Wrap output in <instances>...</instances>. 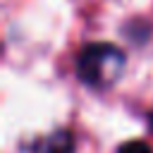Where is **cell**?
Masks as SVG:
<instances>
[{
	"label": "cell",
	"mask_w": 153,
	"mask_h": 153,
	"mask_svg": "<svg viewBox=\"0 0 153 153\" xmlns=\"http://www.w3.org/2000/svg\"><path fill=\"white\" fill-rule=\"evenodd\" d=\"M127 55L115 43H88L76 55V76L91 88H108L124 72Z\"/></svg>",
	"instance_id": "obj_1"
},
{
	"label": "cell",
	"mask_w": 153,
	"mask_h": 153,
	"mask_svg": "<svg viewBox=\"0 0 153 153\" xmlns=\"http://www.w3.org/2000/svg\"><path fill=\"white\" fill-rule=\"evenodd\" d=\"M74 148H76V141H74L72 131L69 129H55L50 134L38 136L31 143L29 153H74Z\"/></svg>",
	"instance_id": "obj_2"
},
{
	"label": "cell",
	"mask_w": 153,
	"mask_h": 153,
	"mask_svg": "<svg viewBox=\"0 0 153 153\" xmlns=\"http://www.w3.org/2000/svg\"><path fill=\"white\" fill-rule=\"evenodd\" d=\"M117 153H153V148L146 143V141H127V143H122L120 148H117Z\"/></svg>",
	"instance_id": "obj_3"
},
{
	"label": "cell",
	"mask_w": 153,
	"mask_h": 153,
	"mask_svg": "<svg viewBox=\"0 0 153 153\" xmlns=\"http://www.w3.org/2000/svg\"><path fill=\"white\" fill-rule=\"evenodd\" d=\"M148 127H151V131H153V110H151V115H148Z\"/></svg>",
	"instance_id": "obj_4"
}]
</instances>
